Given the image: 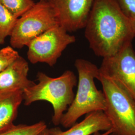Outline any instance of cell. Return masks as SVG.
<instances>
[{
    "mask_svg": "<svg viewBox=\"0 0 135 135\" xmlns=\"http://www.w3.org/2000/svg\"><path fill=\"white\" fill-rule=\"evenodd\" d=\"M75 66L78 73L77 91L72 104L63 115L61 123L69 128L82 116L97 111H104L106 99L103 91L97 88L94 80L99 75V68L89 61L78 59Z\"/></svg>",
    "mask_w": 135,
    "mask_h": 135,
    "instance_id": "cell-3",
    "label": "cell"
},
{
    "mask_svg": "<svg viewBox=\"0 0 135 135\" xmlns=\"http://www.w3.org/2000/svg\"><path fill=\"white\" fill-rule=\"evenodd\" d=\"M18 19L0 3V45L10 37Z\"/></svg>",
    "mask_w": 135,
    "mask_h": 135,
    "instance_id": "cell-13",
    "label": "cell"
},
{
    "mask_svg": "<svg viewBox=\"0 0 135 135\" xmlns=\"http://www.w3.org/2000/svg\"><path fill=\"white\" fill-rule=\"evenodd\" d=\"M44 1H47V0H44Z\"/></svg>",
    "mask_w": 135,
    "mask_h": 135,
    "instance_id": "cell-21",
    "label": "cell"
},
{
    "mask_svg": "<svg viewBox=\"0 0 135 135\" xmlns=\"http://www.w3.org/2000/svg\"><path fill=\"white\" fill-rule=\"evenodd\" d=\"M76 37L57 25L33 39L28 45L27 57L35 64L46 63L52 67L68 46L76 42Z\"/></svg>",
    "mask_w": 135,
    "mask_h": 135,
    "instance_id": "cell-6",
    "label": "cell"
},
{
    "mask_svg": "<svg viewBox=\"0 0 135 135\" xmlns=\"http://www.w3.org/2000/svg\"><path fill=\"white\" fill-rule=\"evenodd\" d=\"M58 25L48 1L39 0L17 20L10 36L11 46L15 49L23 48L35 38Z\"/></svg>",
    "mask_w": 135,
    "mask_h": 135,
    "instance_id": "cell-5",
    "label": "cell"
},
{
    "mask_svg": "<svg viewBox=\"0 0 135 135\" xmlns=\"http://www.w3.org/2000/svg\"><path fill=\"white\" fill-rule=\"evenodd\" d=\"M112 129L111 123L104 111H97L87 114L85 119L76 123L69 129L63 131L59 127L49 129V135H91L100 131Z\"/></svg>",
    "mask_w": 135,
    "mask_h": 135,
    "instance_id": "cell-10",
    "label": "cell"
},
{
    "mask_svg": "<svg viewBox=\"0 0 135 135\" xmlns=\"http://www.w3.org/2000/svg\"><path fill=\"white\" fill-rule=\"evenodd\" d=\"M38 135H49V129L46 128L43 131H42L40 134H39Z\"/></svg>",
    "mask_w": 135,
    "mask_h": 135,
    "instance_id": "cell-19",
    "label": "cell"
},
{
    "mask_svg": "<svg viewBox=\"0 0 135 135\" xmlns=\"http://www.w3.org/2000/svg\"><path fill=\"white\" fill-rule=\"evenodd\" d=\"M29 64L20 56L5 70L0 73V92L22 90L32 86L35 82L28 78Z\"/></svg>",
    "mask_w": 135,
    "mask_h": 135,
    "instance_id": "cell-9",
    "label": "cell"
},
{
    "mask_svg": "<svg viewBox=\"0 0 135 135\" xmlns=\"http://www.w3.org/2000/svg\"><path fill=\"white\" fill-rule=\"evenodd\" d=\"M109 135H115L114 134H113V133H111L110 134H109Z\"/></svg>",
    "mask_w": 135,
    "mask_h": 135,
    "instance_id": "cell-20",
    "label": "cell"
},
{
    "mask_svg": "<svg viewBox=\"0 0 135 135\" xmlns=\"http://www.w3.org/2000/svg\"><path fill=\"white\" fill-rule=\"evenodd\" d=\"M47 126L44 121L32 125H13L12 126L0 132V135H38L45 129Z\"/></svg>",
    "mask_w": 135,
    "mask_h": 135,
    "instance_id": "cell-12",
    "label": "cell"
},
{
    "mask_svg": "<svg viewBox=\"0 0 135 135\" xmlns=\"http://www.w3.org/2000/svg\"><path fill=\"white\" fill-rule=\"evenodd\" d=\"M37 77L38 83L23 91L24 105L29 106L40 101L48 102L53 108V123L59 125L74 99L73 89L77 84L76 76L72 71L67 70L58 77H51L42 72H38Z\"/></svg>",
    "mask_w": 135,
    "mask_h": 135,
    "instance_id": "cell-2",
    "label": "cell"
},
{
    "mask_svg": "<svg viewBox=\"0 0 135 135\" xmlns=\"http://www.w3.org/2000/svg\"><path fill=\"white\" fill-rule=\"evenodd\" d=\"M123 13L129 18L135 17V0H117Z\"/></svg>",
    "mask_w": 135,
    "mask_h": 135,
    "instance_id": "cell-16",
    "label": "cell"
},
{
    "mask_svg": "<svg viewBox=\"0 0 135 135\" xmlns=\"http://www.w3.org/2000/svg\"><path fill=\"white\" fill-rule=\"evenodd\" d=\"M106 99L104 113L111 123L115 135H135V102L129 93L111 78L99 71Z\"/></svg>",
    "mask_w": 135,
    "mask_h": 135,
    "instance_id": "cell-4",
    "label": "cell"
},
{
    "mask_svg": "<svg viewBox=\"0 0 135 135\" xmlns=\"http://www.w3.org/2000/svg\"><path fill=\"white\" fill-rule=\"evenodd\" d=\"M23 101L22 90L0 92V132L14 125Z\"/></svg>",
    "mask_w": 135,
    "mask_h": 135,
    "instance_id": "cell-11",
    "label": "cell"
},
{
    "mask_svg": "<svg viewBox=\"0 0 135 135\" xmlns=\"http://www.w3.org/2000/svg\"><path fill=\"white\" fill-rule=\"evenodd\" d=\"M130 20L132 29L134 35V38H135V17L131 18H130Z\"/></svg>",
    "mask_w": 135,
    "mask_h": 135,
    "instance_id": "cell-17",
    "label": "cell"
},
{
    "mask_svg": "<svg viewBox=\"0 0 135 135\" xmlns=\"http://www.w3.org/2000/svg\"><path fill=\"white\" fill-rule=\"evenodd\" d=\"M0 3L17 18L24 14L36 4L34 0H0Z\"/></svg>",
    "mask_w": 135,
    "mask_h": 135,
    "instance_id": "cell-14",
    "label": "cell"
},
{
    "mask_svg": "<svg viewBox=\"0 0 135 135\" xmlns=\"http://www.w3.org/2000/svg\"><path fill=\"white\" fill-rule=\"evenodd\" d=\"M85 29L90 48L103 58L116 55L134 38L130 18L117 0H95Z\"/></svg>",
    "mask_w": 135,
    "mask_h": 135,
    "instance_id": "cell-1",
    "label": "cell"
},
{
    "mask_svg": "<svg viewBox=\"0 0 135 135\" xmlns=\"http://www.w3.org/2000/svg\"><path fill=\"white\" fill-rule=\"evenodd\" d=\"M113 132V130L112 129H111L110 130L107 131L104 133L101 134V133H100V132H96L95 134H94L93 135H109L111 133H112Z\"/></svg>",
    "mask_w": 135,
    "mask_h": 135,
    "instance_id": "cell-18",
    "label": "cell"
},
{
    "mask_svg": "<svg viewBox=\"0 0 135 135\" xmlns=\"http://www.w3.org/2000/svg\"><path fill=\"white\" fill-rule=\"evenodd\" d=\"M59 26L68 32L85 28L95 0H47Z\"/></svg>",
    "mask_w": 135,
    "mask_h": 135,
    "instance_id": "cell-8",
    "label": "cell"
},
{
    "mask_svg": "<svg viewBox=\"0 0 135 135\" xmlns=\"http://www.w3.org/2000/svg\"><path fill=\"white\" fill-rule=\"evenodd\" d=\"M19 56V53L11 46L0 49V73L8 67Z\"/></svg>",
    "mask_w": 135,
    "mask_h": 135,
    "instance_id": "cell-15",
    "label": "cell"
},
{
    "mask_svg": "<svg viewBox=\"0 0 135 135\" xmlns=\"http://www.w3.org/2000/svg\"><path fill=\"white\" fill-rule=\"evenodd\" d=\"M99 71L118 82L135 102V52L132 44L116 55L103 58Z\"/></svg>",
    "mask_w": 135,
    "mask_h": 135,
    "instance_id": "cell-7",
    "label": "cell"
}]
</instances>
